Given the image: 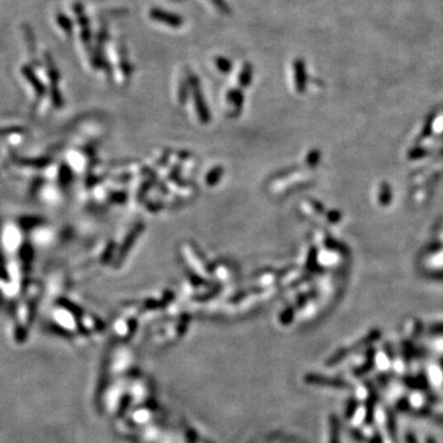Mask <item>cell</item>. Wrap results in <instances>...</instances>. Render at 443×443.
I'll list each match as a JSON object with an SVG mask.
<instances>
[{
    "label": "cell",
    "instance_id": "1",
    "mask_svg": "<svg viewBox=\"0 0 443 443\" xmlns=\"http://www.w3.org/2000/svg\"><path fill=\"white\" fill-rule=\"evenodd\" d=\"M191 83V90H192V98L193 103H195L196 112H197L200 121L202 123H207L209 121V114H208V107L206 106L205 99H203L202 91H201L200 84H198V80L196 78H191L190 79Z\"/></svg>",
    "mask_w": 443,
    "mask_h": 443
},
{
    "label": "cell",
    "instance_id": "2",
    "mask_svg": "<svg viewBox=\"0 0 443 443\" xmlns=\"http://www.w3.org/2000/svg\"><path fill=\"white\" fill-rule=\"evenodd\" d=\"M149 16L154 21H158V23L164 24L166 26H170V28H180L184 24V19L180 15L165 12L163 9H158V8H154V9L150 10Z\"/></svg>",
    "mask_w": 443,
    "mask_h": 443
},
{
    "label": "cell",
    "instance_id": "3",
    "mask_svg": "<svg viewBox=\"0 0 443 443\" xmlns=\"http://www.w3.org/2000/svg\"><path fill=\"white\" fill-rule=\"evenodd\" d=\"M252 79V66L249 63H245L241 68L240 73H239V85L243 88H246L250 85Z\"/></svg>",
    "mask_w": 443,
    "mask_h": 443
},
{
    "label": "cell",
    "instance_id": "4",
    "mask_svg": "<svg viewBox=\"0 0 443 443\" xmlns=\"http://www.w3.org/2000/svg\"><path fill=\"white\" fill-rule=\"evenodd\" d=\"M227 100L233 105V107H234L235 111L236 110L239 111V110L241 109V106H243L244 96H243V94H241L240 90H238V89H233V90H230L229 93L227 94Z\"/></svg>",
    "mask_w": 443,
    "mask_h": 443
},
{
    "label": "cell",
    "instance_id": "5",
    "mask_svg": "<svg viewBox=\"0 0 443 443\" xmlns=\"http://www.w3.org/2000/svg\"><path fill=\"white\" fill-rule=\"evenodd\" d=\"M214 63H216V67L218 68V71L222 72V73L228 74L230 73V71H232V62H230L228 58L216 57Z\"/></svg>",
    "mask_w": 443,
    "mask_h": 443
},
{
    "label": "cell",
    "instance_id": "6",
    "mask_svg": "<svg viewBox=\"0 0 443 443\" xmlns=\"http://www.w3.org/2000/svg\"><path fill=\"white\" fill-rule=\"evenodd\" d=\"M294 72H295V77H297L298 80V87L302 88L303 82H304L305 71H304V64H303V62L299 61V59L294 62Z\"/></svg>",
    "mask_w": 443,
    "mask_h": 443
},
{
    "label": "cell",
    "instance_id": "7",
    "mask_svg": "<svg viewBox=\"0 0 443 443\" xmlns=\"http://www.w3.org/2000/svg\"><path fill=\"white\" fill-rule=\"evenodd\" d=\"M211 3L214 5V7L218 8L222 13H224V14H229L230 13V8L229 5L225 3V0H211Z\"/></svg>",
    "mask_w": 443,
    "mask_h": 443
}]
</instances>
